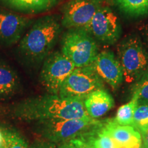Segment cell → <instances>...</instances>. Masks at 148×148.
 <instances>
[{
  "instance_id": "obj_17",
  "label": "cell",
  "mask_w": 148,
  "mask_h": 148,
  "mask_svg": "<svg viewBox=\"0 0 148 148\" xmlns=\"http://www.w3.org/2000/svg\"><path fill=\"white\" fill-rule=\"evenodd\" d=\"M125 15L132 18L148 15V0H111Z\"/></svg>"
},
{
  "instance_id": "obj_1",
  "label": "cell",
  "mask_w": 148,
  "mask_h": 148,
  "mask_svg": "<svg viewBox=\"0 0 148 148\" xmlns=\"http://www.w3.org/2000/svg\"><path fill=\"white\" fill-rule=\"evenodd\" d=\"M84 100L82 98L62 97L49 94L12 104L8 112L16 119L26 121L90 119L85 109Z\"/></svg>"
},
{
  "instance_id": "obj_21",
  "label": "cell",
  "mask_w": 148,
  "mask_h": 148,
  "mask_svg": "<svg viewBox=\"0 0 148 148\" xmlns=\"http://www.w3.org/2000/svg\"><path fill=\"white\" fill-rule=\"evenodd\" d=\"M132 126L143 134L148 130V104L139 105L135 110Z\"/></svg>"
},
{
  "instance_id": "obj_12",
  "label": "cell",
  "mask_w": 148,
  "mask_h": 148,
  "mask_svg": "<svg viewBox=\"0 0 148 148\" xmlns=\"http://www.w3.org/2000/svg\"><path fill=\"white\" fill-rule=\"evenodd\" d=\"M100 128L120 145L127 148H140L143 144L140 133L132 125H122L113 119H104Z\"/></svg>"
},
{
  "instance_id": "obj_3",
  "label": "cell",
  "mask_w": 148,
  "mask_h": 148,
  "mask_svg": "<svg viewBox=\"0 0 148 148\" xmlns=\"http://www.w3.org/2000/svg\"><path fill=\"white\" fill-rule=\"evenodd\" d=\"M117 54L127 82H136L148 71V51L138 35L123 38L118 45Z\"/></svg>"
},
{
  "instance_id": "obj_2",
  "label": "cell",
  "mask_w": 148,
  "mask_h": 148,
  "mask_svg": "<svg viewBox=\"0 0 148 148\" xmlns=\"http://www.w3.org/2000/svg\"><path fill=\"white\" fill-rule=\"evenodd\" d=\"M61 26L54 15L38 18L20 40L18 49L22 58L32 64L44 61L58 41Z\"/></svg>"
},
{
  "instance_id": "obj_4",
  "label": "cell",
  "mask_w": 148,
  "mask_h": 148,
  "mask_svg": "<svg viewBox=\"0 0 148 148\" xmlns=\"http://www.w3.org/2000/svg\"><path fill=\"white\" fill-rule=\"evenodd\" d=\"M101 120L46 119L36 121L35 131L44 140L54 144H62L77 138Z\"/></svg>"
},
{
  "instance_id": "obj_18",
  "label": "cell",
  "mask_w": 148,
  "mask_h": 148,
  "mask_svg": "<svg viewBox=\"0 0 148 148\" xmlns=\"http://www.w3.org/2000/svg\"><path fill=\"white\" fill-rule=\"evenodd\" d=\"M0 130L3 136L1 148H29L23 137L14 130L0 126Z\"/></svg>"
},
{
  "instance_id": "obj_23",
  "label": "cell",
  "mask_w": 148,
  "mask_h": 148,
  "mask_svg": "<svg viewBox=\"0 0 148 148\" xmlns=\"http://www.w3.org/2000/svg\"><path fill=\"white\" fill-rule=\"evenodd\" d=\"M29 148H57L56 146V144L53 143H50V142L46 141V140H44V141L42 142H37V143H35L34 145Z\"/></svg>"
},
{
  "instance_id": "obj_25",
  "label": "cell",
  "mask_w": 148,
  "mask_h": 148,
  "mask_svg": "<svg viewBox=\"0 0 148 148\" xmlns=\"http://www.w3.org/2000/svg\"><path fill=\"white\" fill-rule=\"evenodd\" d=\"M141 136H142V140H143V143L148 145V130L145 133H143V134H141Z\"/></svg>"
},
{
  "instance_id": "obj_13",
  "label": "cell",
  "mask_w": 148,
  "mask_h": 148,
  "mask_svg": "<svg viewBox=\"0 0 148 148\" xmlns=\"http://www.w3.org/2000/svg\"><path fill=\"white\" fill-rule=\"evenodd\" d=\"M85 109L90 117L97 119L113 108V97L106 90L100 88L90 92L84 99Z\"/></svg>"
},
{
  "instance_id": "obj_8",
  "label": "cell",
  "mask_w": 148,
  "mask_h": 148,
  "mask_svg": "<svg viewBox=\"0 0 148 148\" xmlns=\"http://www.w3.org/2000/svg\"><path fill=\"white\" fill-rule=\"evenodd\" d=\"M86 30L104 45H112L119 40L122 28L117 16L108 6L101 5L92 18Z\"/></svg>"
},
{
  "instance_id": "obj_29",
  "label": "cell",
  "mask_w": 148,
  "mask_h": 148,
  "mask_svg": "<svg viewBox=\"0 0 148 148\" xmlns=\"http://www.w3.org/2000/svg\"><path fill=\"white\" fill-rule=\"evenodd\" d=\"M140 148H144V147H143V144H142V146H141V147H140Z\"/></svg>"
},
{
  "instance_id": "obj_20",
  "label": "cell",
  "mask_w": 148,
  "mask_h": 148,
  "mask_svg": "<svg viewBox=\"0 0 148 148\" xmlns=\"http://www.w3.org/2000/svg\"><path fill=\"white\" fill-rule=\"evenodd\" d=\"M132 91V98L137 101L138 106L148 104V71L134 82Z\"/></svg>"
},
{
  "instance_id": "obj_15",
  "label": "cell",
  "mask_w": 148,
  "mask_h": 148,
  "mask_svg": "<svg viewBox=\"0 0 148 148\" xmlns=\"http://www.w3.org/2000/svg\"><path fill=\"white\" fill-rule=\"evenodd\" d=\"M19 78L8 64L0 61V101L10 97L19 88Z\"/></svg>"
},
{
  "instance_id": "obj_5",
  "label": "cell",
  "mask_w": 148,
  "mask_h": 148,
  "mask_svg": "<svg viewBox=\"0 0 148 148\" xmlns=\"http://www.w3.org/2000/svg\"><path fill=\"white\" fill-rule=\"evenodd\" d=\"M61 52L73 62L75 67L89 66L98 53L95 38L86 29H69L62 38Z\"/></svg>"
},
{
  "instance_id": "obj_22",
  "label": "cell",
  "mask_w": 148,
  "mask_h": 148,
  "mask_svg": "<svg viewBox=\"0 0 148 148\" xmlns=\"http://www.w3.org/2000/svg\"><path fill=\"white\" fill-rule=\"evenodd\" d=\"M71 148H93L89 144L79 138H75L67 141Z\"/></svg>"
},
{
  "instance_id": "obj_6",
  "label": "cell",
  "mask_w": 148,
  "mask_h": 148,
  "mask_svg": "<svg viewBox=\"0 0 148 148\" xmlns=\"http://www.w3.org/2000/svg\"><path fill=\"white\" fill-rule=\"evenodd\" d=\"M75 68L73 62L61 51L51 52L43 61L40 82L49 94L58 95L62 84Z\"/></svg>"
},
{
  "instance_id": "obj_27",
  "label": "cell",
  "mask_w": 148,
  "mask_h": 148,
  "mask_svg": "<svg viewBox=\"0 0 148 148\" xmlns=\"http://www.w3.org/2000/svg\"><path fill=\"white\" fill-rule=\"evenodd\" d=\"M2 143H3V136L2 134H1V130H0V148L2 147Z\"/></svg>"
},
{
  "instance_id": "obj_24",
  "label": "cell",
  "mask_w": 148,
  "mask_h": 148,
  "mask_svg": "<svg viewBox=\"0 0 148 148\" xmlns=\"http://www.w3.org/2000/svg\"><path fill=\"white\" fill-rule=\"evenodd\" d=\"M143 40L144 45H145L146 49L148 51V25L146 26L145 29H144L143 34Z\"/></svg>"
},
{
  "instance_id": "obj_26",
  "label": "cell",
  "mask_w": 148,
  "mask_h": 148,
  "mask_svg": "<svg viewBox=\"0 0 148 148\" xmlns=\"http://www.w3.org/2000/svg\"><path fill=\"white\" fill-rule=\"evenodd\" d=\"M57 148H71V147L69 144V143H68V142H66V143L60 144V145H59Z\"/></svg>"
},
{
  "instance_id": "obj_14",
  "label": "cell",
  "mask_w": 148,
  "mask_h": 148,
  "mask_svg": "<svg viewBox=\"0 0 148 148\" xmlns=\"http://www.w3.org/2000/svg\"><path fill=\"white\" fill-rule=\"evenodd\" d=\"M8 8L23 14H39L50 10L59 0H1Z\"/></svg>"
},
{
  "instance_id": "obj_28",
  "label": "cell",
  "mask_w": 148,
  "mask_h": 148,
  "mask_svg": "<svg viewBox=\"0 0 148 148\" xmlns=\"http://www.w3.org/2000/svg\"><path fill=\"white\" fill-rule=\"evenodd\" d=\"M143 145L144 148H148V145H147V144L143 143Z\"/></svg>"
},
{
  "instance_id": "obj_7",
  "label": "cell",
  "mask_w": 148,
  "mask_h": 148,
  "mask_svg": "<svg viewBox=\"0 0 148 148\" xmlns=\"http://www.w3.org/2000/svg\"><path fill=\"white\" fill-rule=\"evenodd\" d=\"M103 82L91 65L75 67L63 82L58 95L84 99L90 92L103 88Z\"/></svg>"
},
{
  "instance_id": "obj_16",
  "label": "cell",
  "mask_w": 148,
  "mask_h": 148,
  "mask_svg": "<svg viewBox=\"0 0 148 148\" xmlns=\"http://www.w3.org/2000/svg\"><path fill=\"white\" fill-rule=\"evenodd\" d=\"M103 121L101 120L100 123L94 125L77 138L82 139L93 148H127L101 131L100 126Z\"/></svg>"
},
{
  "instance_id": "obj_9",
  "label": "cell",
  "mask_w": 148,
  "mask_h": 148,
  "mask_svg": "<svg viewBox=\"0 0 148 148\" xmlns=\"http://www.w3.org/2000/svg\"><path fill=\"white\" fill-rule=\"evenodd\" d=\"M104 0H69L62 8L61 25L65 28L86 29Z\"/></svg>"
},
{
  "instance_id": "obj_10",
  "label": "cell",
  "mask_w": 148,
  "mask_h": 148,
  "mask_svg": "<svg viewBox=\"0 0 148 148\" xmlns=\"http://www.w3.org/2000/svg\"><path fill=\"white\" fill-rule=\"evenodd\" d=\"M32 22L26 16L0 10V45L8 47L19 42Z\"/></svg>"
},
{
  "instance_id": "obj_19",
  "label": "cell",
  "mask_w": 148,
  "mask_h": 148,
  "mask_svg": "<svg viewBox=\"0 0 148 148\" xmlns=\"http://www.w3.org/2000/svg\"><path fill=\"white\" fill-rule=\"evenodd\" d=\"M137 106V101L134 98H132L128 103L118 108L115 117L113 119L114 121L119 125L132 126L134 114Z\"/></svg>"
},
{
  "instance_id": "obj_11",
  "label": "cell",
  "mask_w": 148,
  "mask_h": 148,
  "mask_svg": "<svg viewBox=\"0 0 148 148\" xmlns=\"http://www.w3.org/2000/svg\"><path fill=\"white\" fill-rule=\"evenodd\" d=\"M90 65L101 80L113 90L117 89L124 79L121 64L112 51L106 50L98 53Z\"/></svg>"
}]
</instances>
